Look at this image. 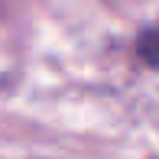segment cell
Segmentation results:
<instances>
[{"mask_svg": "<svg viewBox=\"0 0 159 159\" xmlns=\"http://www.w3.org/2000/svg\"><path fill=\"white\" fill-rule=\"evenodd\" d=\"M136 52L146 65H159V26H149L136 42Z\"/></svg>", "mask_w": 159, "mask_h": 159, "instance_id": "cell-1", "label": "cell"}]
</instances>
